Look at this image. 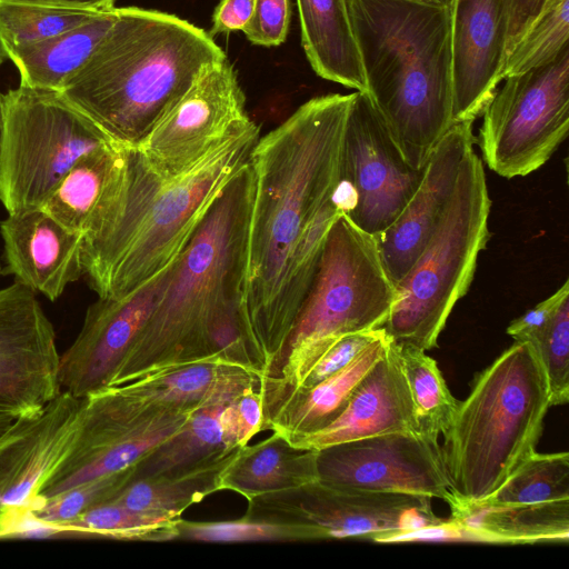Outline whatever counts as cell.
<instances>
[{
  "mask_svg": "<svg viewBox=\"0 0 569 569\" xmlns=\"http://www.w3.org/2000/svg\"><path fill=\"white\" fill-rule=\"evenodd\" d=\"M82 405L83 398L61 391L0 435V537L26 531L43 503L41 490L74 441Z\"/></svg>",
  "mask_w": 569,
  "mask_h": 569,
  "instance_id": "9a60e30c",
  "label": "cell"
},
{
  "mask_svg": "<svg viewBox=\"0 0 569 569\" xmlns=\"http://www.w3.org/2000/svg\"><path fill=\"white\" fill-rule=\"evenodd\" d=\"M243 517L301 527L311 540L361 537L377 542H397L445 521L427 496L355 490L320 480L252 497Z\"/></svg>",
  "mask_w": 569,
  "mask_h": 569,
  "instance_id": "8fae6325",
  "label": "cell"
},
{
  "mask_svg": "<svg viewBox=\"0 0 569 569\" xmlns=\"http://www.w3.org/2000/svg\"><path fill=\"white\" fill-rule=\"evenodd\" d=\"M227 59L203 29L170 13L118 8L60 92L121 148H137L189 88Z\"/></svg>",
  "mask_w": 569,
  "mask_h": 569,
  "instance_id": "3957f363",
  "label": "cell"
},
{
  "mask_svg": "<svg viewBox=\"0 0 569 569\" xmlns=\"http://www.w3.org/2000/svg\"><path fill=\"white\" fill-rule=\"evenodd\" d=\"M226 405L210 406L193 412L180 431L134 465L133 478L186 468L221 450L234 448L224 428Z\"/></svg>",
  "mask_w": 569,
  "mask_h": 569,
  "instance_id": "1f68e13d",
  "label": "cell"
},
{
  "mask_svg": "<svg viewBox=\"0 0 569 569\" xmlns=\"http://www.w3.org/2000/svg\"><path fill=\"white\" fill-rule=\"evenodd\" d=\"M237 419V443L239 447L248 445L250 439L263 430V396L261 385L246 388L234 400Z\"/></svg>",
  "mask_w": 569,
  "mask_h": 569,
  "instance_id": "b9f144b4",
  "label": "cell"
},
{
  "mask_svg": "<svg viewBox=\"0 0 569 569\" xmlns=\"http://www.w3.org/2000/svg\"><path fill=\"white\" fill-rule=\"evenodd\" d=\"M301 43L322 79L367 92V82L347 0H297Z\"/></svg>",
  "mask_w": 569,
  "mask_h": 569,
  "instance_id": "484cf974",
  "label": "cell"
},
{
  "mask_svg": "<svg viewBox=\"0 0 569 569\" xmlns=\"http://www.w3.org/2000/svg\"><path fill=\"white\" fill-rule=\"evenodd\" d=\"M192 413H166L139 422H127L109 416L83 398L74 441L43 486L40 493L42 500L136 465L180 431Z\"/></svg>",
  "mask_w": 569,
  "mask_h": 569,
  "instance_id": "ffe728a7",
  "label": "cell"
},
{
  "mask_svg": "<svg viewBox=\"0 0 569 569\" xmlns=\"http://www.w3.org/2000/svg\"><path fill=\"white\" fill-rule=\"evenodd\" d=\"M0 273H1V267H0Z\"/></svg>",
  "mask_w": 569,
  "mask_h": 569,
  "instance_id": "f907efd6",
  "label": "cell"
},
{
  "mask_svg": "<svg viewBox=\"0 0 569 569\" xmlns=\"http://www.w3.org/2000/svg\"><path fill=\"white\" fill-rule=\"evenodd\" d=\"M178 539L210 542L311 541L309 532L291 525L253 520L193 522L182 519Z\"/></svg>",
  "mask_w": 569,
  "mask_h": 569,
  "instance_id": "f35d334b",
  "label": "cell"
},
{
  "mask_svg": "<svg viewBox=\"0 0 569 569\" xmlns=\"http://www.w3.org/2000/svg\"><path fill=\"white\" fill-rule=\"evenodd\" d=\"M7 271L33 292L57 300L83 274V234L42 208L8 214L0 222Z\"/></svg>",
  "mask_w": 569,
  "mask_h": 569,
  "instance_id": "603a6c76",
  "label": "cell"
},
{
  "mask_svg": "<svg viewBox=\"0 0 569 569\" xmlns=\"http://www.w3.org/2000/svg\"><path fill=\"white\" fill-rule=\"evenodd\" d=\"M569 0H549L508 53L502 77L553 61L569 47Z\"/></svg>",
  "mask_w": 569,
  "mask_h": 569,
  "instance_id": "8d00e7d4",
  "label": "cell"
},
{
  "mask_svg": "<svg viewBox=\"0 0 569 569\" xmlns=\"http://www.w3.org/2000/svg\"><path fill=\"white\" fill-rule=\"evenodd\" d=\"M549 0H511L508 53L541 13Z\"/></svg>",
  "mask_w": 569,
  "mask_h": 569,
  "instance_id": "ee69618b",
  "label": "cell"
},
{
  "mask_svg": "<svg viewBox=\"0 0 569 569\" xmlns=\"http://www.w3.org/2000/svg\"><path fill=\"white\" fill-rule=\"evenodd\" d=\"M3 99L0 201L8 214L41 208L79 159L111 143L60 91L20 84Z\"/></svg>",
  "mask_w": 569,
  "mask_h": 569,
  "instance_id": "9c48e42d",
  "label": "cell"
},
{
  "mask_svg": "<svg viewBox=\"0 0 569 569\" xmlns=\"http://www.w3.org/2000/svg\"><path fill=\"white\" fill-rule=\"evenodd\" d=\"M399 349L419 429L439 439L449 428L459 401L449 390L437 362L426 351L400 346Z\"/></svg>",
  "mask_w": 569,
  "mask_h": 569,
  "instance_id": "836d02e7",
  "label": "cell"
},
{
  "mask_svg": "<svg viewBox=\"0 0 569 569\" xmlns=\"http://www.w3.org/2000/svg\"><path fill=\"white\" fill-rule=\"evenodd\" d=\"M476 138L472 122H455L433 149L422 181L397 220L375 236L386 271L395 287L423 250L453 191L466 151Z\"/></svg>",
  "mask_w": 569,
  "mask_h": 569,
  "instance_id": "44dd1931",
  "label": "cell"
},
{
  "mask_svg": "<svg viewBox=\"0 0 569 569\" xmlns=\"http://www.w3.org/2000/svg\"><path fill=\"white\" fill-rule=\"evenodd\" d=\"M395 300L396 287L386 271L376 237L340 213L328 231L284 350L272 373L262 379L264 410L297 389L339 337L382 328Z\"/></svg>",
  "mask_w": 569,
  "mask_h": 569,
  "instance_id": "52a82bcc",
  "label": "cell"
},
{
  "mask_svg": "<svg viewBox=\"0 0 569 569\" xmlns=\"http://www.w3.org/2000/svg\"><path fill=\"white\" fill-rule=\"evenodd\" d=\"M259 138L253 121L171 178L153 170L137 148H126L83 234V274L98 297L127 296L171 266Z\"/></svg>",
  "mask_w": 569,
  "mask_h": 569,
  "instance_id": "7a4b0ae2",
  "label": "cell"
},
{
  "mask_svg": "<svg viewBox=\"0 0 569 569\" xmlns=\"http://www.w3.org/2000/svg\"><path fill=\"white\" fill-rule=\"evenodd\" d=\"M446 2H448V0H446Z\"/></svg>",
  "mask_w": 569,
  "mask_h": 569,
  "instance_id": "816d5d0a",
  "label": "cell"
},
{
  "mask_svg": "<svg viewBox=\"0 0 569 569\" xmlns=\"http://www.w3.org/2000/svg\"><path fill=\"white\" fill-rule=\"evenodd\" d=\"M408 1L425 3V4H437V6L447 4L446 0H408Z\"/></svg>",
  "mask_w": 569,
  "mask_h": 569,
  "instance_id": "681fc988",
  "label": "cell"
},
{
  "mask_svg": "<svg viewBox=\"0 0 569 569\" xmlns=\"http://www.w3.org/2000/svg\"><path fill=\"white\" fill-rule=\"evenodd\" d=\"M253 121L228 58L211 67L137 147L163 177L179 176Z\"/></svg>",
  "mask_w": 569,
  "mask_h": 569,
  "instance_id": "4fadbf2b",
  "label": "cell"
},
{
  "mask_svg": "<svg viewBox=\"0 0 569 569\" xmlns=\"http://www.w3.org/2000/svg\"><path fill=\"white\" fill-rule=\"evenodd\" d=\"M450 510L449 521L463 541L517 545L569 540V499L488 506L458 498Z\"/></svg>",
  "mask_w": 569,
  "mask_h": 569,
  "instance_id": "d4e9b609",
  "label": "cell"
},
{
  "mask_svg": "<svg viewBox=\"0 0 569 569\" xmlns=\"http://www.w3.org/2000/svg\"><path fill=\"white\" fill-rule=\"evenodd\" d=\"M393 432L421 431L399 346L390 339L386 352L360 381L341 413L325 428L291 443L303 449L320 450Z\"/></svg>",
  "mask_w": 569,
  "mask_h": 569,
  "instance_id": "7402d4cb",
  "label": "cell"
},
{
  "mask_svg": "<svg viewBox=\"0 0 569 569\" xmlns=\"http://www.w3.org/2000/svg\"><path fill=\"white\" fill-rule=\"evenodd\" d=\"M569 499V453L530 455L488 497L477 502L510 506Z\"/></svg>",
  "mask_w": 569,
  "mask_h": 569,
  "instance_id": "e575fe53",
  "label": "cell"
},
{
  "mask_svg": "<svg viewBox=\"0 0 569 569\" xmlns=\"http://www.w3.org/2000/svg\"><path fill=\"white\" fill-rule=\"evenodd\" d=\"M9 58L7 46L3 41L1 31H0V66L3 63V61Z\"/></svg>",
  "mask_w": 569,
  "mask_h": 569,
  "instance_id": "7dc6e473",
  "label": "cell"
},
{
  "mask_svg": "<svg viewBox=\"0 0 569 569\" xmlns=\"http://www.w3.org/2000/svg\"><path fill=\"white\" fill-rule=\"evenodd\" d=\"M252 194L248 160L180 253L107 388L201 362H226L212 349L211 329L227 306L241 303Z\"/></svg>",
  "mask_w": 569,
  "mask_h": 569,
  "instance_id": "277c9868",
  "label": "cell"
},
{
  "mask_svg": "<svg viewBox=\"0 0 569 569\" xmlns=\"http://www.w3.org/2000/svg\"><path fill=\"white\" fill-rule=\"evenodd\" d=\"M4 1L103 11V10H109V9L113 8L116 0H4Z\"/></svg>",
  "mask_w": 569,
  "mask_h": 569,
  "instance_id": "f6af8a7d",
  "label": "cell"
},
{
  "mask_svg": "<svg viewBox=\"0 0 569 569\" xmlns=\"http://www.w3.org/2000/svg\"><path fill=\"white\" fill-rule=\"evenodd\" d=\"M3 122H4V99H3V94L0 93V147H1V140H2V132H3Z\"/></svg>",
  "mask_w": 569,
  "mask_h": 569,
  "instance_id": "bcb514c9",
  "label": "cell"
},
{
  "mask_svg": "<svg viewBox=\"0 0 569 569\" xmlns=\"http://www.w3.org/2000/svg\"><path fill=\"white\" fill-rule=\"evenodd\" d=\"M550 407L545 371L530 345L515 341L473 380L442 447L455 495L478 501L536 451Z\"/></svg>",
  "mask_w": 569,
  "mask_h": 569,
  "instance_id": "8992f818",
  "label": "cell"
},
{
  "mask_svg": "<svg viewBox=\"0 0 569 569\" xmlns=\"http://www.w3.org/2000/svg\"><path fill=\"white\" fill-rule=\"evenodd\" d=\"M134 476V465L60 492L32 511L30 526L52 531L84 511L112 500Z\"/></svg>",
  "mask_w": 569,
  "mask_h": 569,
  "instance_id": "74e56055",
  "label": "cell"
},
{
  "mask_svg": "<svg viewBox=\"0 0 569 569\" xmlns=\"http://www.w3.org/2000/svg\"><path fill=\"white\" fill-rule=\"evenodd\" d=\"M423 174L425 168L415 169L403 159L368 92L356 91L333 192L340 211L362 231L377 236L397 220Z\"/></svg>",
  "mask_w": 569,
  "mask_h": 569,
  "instance_id": "7c38bea8",
  "label": "cell"
},
{
  "mask_svg": "<svg viewBox=\"0 0 569 569\" xmlns=\"http://www.w3.org/2000/svg\"><path fill=\"white\" fill-rule=\"evenodd\" d=\"M182 517L128 509L114 501L98 505L52 528L53 533H78L128 541L177 540Z\"/></svg>",
  "mask_w": 569,
  "mask_h": 569,
  "instance_id": "d6a6232c",
  "label": "cell"
},
{
  "mask_svg": "<svg viewBox=\"0 0 569 569\" xmlns=\"http://www.w3.org/2000/svg\"><path fill=\"white\" fill-rule=\"evenodd\" d=\"M290 16L289 0H256L252 16L242 31L253 44L278 47L287 38Z\"/></svg>",
  "mask_w": 569,
  "mask_h": 569,
  "instance_id": "60d3db41",
  "label": "cell"
},
{
  "mask_svg": "<svg viewBox=\"0 0 569 569\" xmlns=\"http://www.w3.org/2000/svg\"><path fill=\"white\" fill-rule=\"evenodd\" d=\"M261 381L262 377L249 368L208 361L104 388L84 398L119 420L139 422L166 413L194 412L229 403L246 388Z\"/></svg>",
  "mask_w": 569,
  "mask_h": 569,
  "instance_id": "d6986e66",
  "label": "cell"
},
{
  "mask_svg": "<svg viewBox=\"0 0 569 569\" xmlns=\"http://www.w3.org/2000/svg\"><path fill=\"white\" fill-rule=\"evenodd\" d=\"M383 332L343 369L308 389L288 392L266 413L263 430H272L290 442L332 422L353 391L383 356L389 343Z\"/></svg>",
  "mask_w": 569,
  "mask_h": 569,
  "instance_id": "cb8c5ba5",
  "label": "cell"
},
{
  "mask_svg": "<svg viewBox=\"0 0 569 569\" xmlns=\"http://www.w3.org/2000/svg\"><path fill=\"white\" fill-rule=\"evenodd\" d=\"M353 93L301 104L260 137L249 163L253 194L240 303L252 368L274 370L311 287L332 223L346 123Z\"/></svg>",
  "mask_w": 569,
  "mask_h": 569,
  "instance_id": "6da1fadb",
  "label": "cell"
},
{
  "mask_svg": "<svg viewBox=\"0 0 569 569\" xmlns=\"http://www.w3.org/2000/svg\"><path fill=\"white\" fill-rule=\"evenodd\" d=\"M98 12L0 0V31L9 51L71 30Z\"/></svg>",
  "mask_w": 569,
  "mask_h": 569,
  "instance_id": "d590c367",
  "label": "cell"
},
{
  "mask_svg": "<svg viewBox=\"0 0 569 569\" xmlns=\"http://www.w3.org/2000/svg\"><path fill=\"white\" fill-rule=\"evenodd\" d=\"M118 8L98 12L90 20L52 38L8 51L20 72V84L60 91L90 58L117 18Z\"/></svg>",
  "mask_w": 569,
  "mask_h": 569,
  "instance_id": "f1b7e54d",
  "label": "cell"
},
{
  "mask_svg": "<svg viewBox=\"0 0 569 569\" xmlns=\"http://www.w3.org/2000/svg\"><path fill=\"white\" fill-rule=\"evenodd\" d=\"M507 333L526 341L547 378L550 406L569 400V281L533 309L512 320Z\"/></svg>",
  "mask_w": 569,
  "mask_h": 569,
  "instance_id": "f546056e",
  "label": "cell"
},
{
  "mask_svg": "<svg viewBox=\"0 0 569 569\" xmlns=\"http://www.w3.org/2000/svg\"><path fill=\"white\" fill-rule=\"evenodd\" d=\"M319 480L340 488L403 492L456 503L438 439L393 432L317 450Z\"/></svg>",
  "mask_w": 569,
  "mask_h": 569,
  "instance_id": "5bb4252c",
  "label": "cell"
},
{
  "mask_svg": "<svg viewBox=\"0 0 569 569\" xmlns=\"http://www.w3.org/2000/svg\"><path fill=\"white\" fill-rule=\"evenodd\" d=\"M382 332L383 329L380 328L339 337L322 352L308 371L301 385L295 390L311 388L343 369Z\"/></svg>",
  "mask_w": 569,
  "mask_h": 569,
  "instance_id": "ab89813d",
  "label": "cell"
},
{
  "mask_svg": "<svg viewBox=\"0 0 569 569\" xmlns=\"http://www.w3.org/2000/svg\"><path fill=\"white\" fill-rule=\"evenodd\" d=\"M453 122H473L503 80L511 0H448Z\"/></svg>",
  "mask_w": 569,
  "mask_h": 569,
  "instance_id": "ac0fdd59",
  "label": "cell"
},
{
  "mask_svg": "<svg viewBox=\"0 0 569 569\" xmlns=\"http://www.w3.org/2000/svg\"><path fill=\"white\" fill-rule=\"evenodd\" d=\"M239 449L221 450L186 468L133 478L110 501L134 511L182 517L190 506L221 490V476Z\"/></svg>",
  "mask_w": 569,
  "mask_h": 569,
  "instance_id": "83f0119b",
  "label": "cell"
},
{
  "mask_svg": "<svg viewBox=\"0 0 569 569\" xmlns=\"http://www.w3.org/2000/svg\"><path fill=\"white\" fill-rule=\"evenodd\" d=\"M17 419L8 416H0V435Z\"/></svg>",
  "mask_w": 569,
  "mask_h": 569,
  "instance_id": "c3c4849f",
  "label": "cell"
},
{
  "mask_svg": "<svg viewBox=\"0 0 569 569\" xmlns=\"http://www.w3.org/2000/svg\"><path fill=\"white\" fill-rule=\"evenodd\" d=\"M491 201L482 161L470 147L437 226L403 279L382 329L400 347L427 351L468 291L490 232Z\"/></svg>",
  "mask_w": 569,
  "mask_h": 569,
  "instance_id": "ba28073f",
  "label": "cell"
},
{
  "mask_svg": "<svg viewBox=\"0 0 569 569\" xmlns=\"http://www.w3.org/2000/svg\"><path fill=\"white\" fill-rule=\"evenodd\" d=\"M53 325L39 300L18 281L0 289V416L42 409L62 390Z\"/></svg>",
  "mask_w": 569,
  "mask_h": 569,
  "instance_id": "2e32d148",
  "label": "cell"
},
{
  "mask_svg": "<svg viewBox=\"0 0 569 569\" xmlns=\"http://www.w3.org/2000/svg\"><path fill=\"white\" fill-rule=\"evenodd\" d=\"M176 261L127 296L98 297L88 307L78 336L60 357L62 391L84 398L108 387L112 373L163 291Z\"/></svg>",
  "mask_w": 569,
  "mask_h": 569,
  "instance_id": "e0dca14e",
  "label": "cell"
},
{
  "mask_svg": "<svg viewBox=\"0 0 569 569\" xmlns=\"http://www.w3.org/2000/svg\"><path fill=\"white\" fill-rule=\"evenodd\" d=\"M317 453L273 432L253 446L240 447L221 476V490L237 492L249 500L319 480Z\"/></svg>",
  "mask_w": 569,
  "mask_h": 569,
  "instance_id": "4316f807",
  "label": "cell"
},
{
  "mask_svg": "<svg viewBox=\"0 0 569 569\" xmlns=\"http://www.w3.org/2000/svg\"><path fill=\"white\" fill-rule=\"evenodd\" d=\"M482 114L479 146L500 177L543 166L569 131V47L553 61L503 78Z\"/></svg>",
  "mask_w": 569,
  "mask_h": 569,
  "instance_id": "30bf717a",
  "label": "cell"
},
{
  "mask_svg": "<svg viewBox=\"0 0 569 569\" xmlns=\"http://www.w3.org/2000/svg\"><path fill=\"white\" fill-rule=\"evenodd\" d=\"M256 0H221L212 14L209 36L242 30L250 20Z\"/></svg>",
  "mask_w": 569,
  "mask_h": 569,
  "instance_id": "7bdbcfd3",
  "label": "cell"
},
{
  "mask_svg": "<svg viewBox=\"0 0 569 569\" xmlns=\"http://www.w3.org/2000/svg\"><path fill=\"white\" fill-rule=\"evenodd\" d=\"M367 92L407 163L425 168L451 128L448 4L347 0Z\"/></svg>",
  "mask_w": 569,
  "mask_h": 569,
  "instance_id": "5b68a950",
  "label": "cell"
},
{
  "mask_svg": "<svg viewBox=\"0 0 569 569\" xmlns=\"http://www.w3.org/2000/svg\"><path fill=\"white\" fill-rule=\"evenodd\" d=\"M123 156L124 148L112 143L88 152L67 172L41 208L69 230L84 234Z\"/></svg>",
  "mask_w": 569,
  "mask_h": 569,
  "instance_id": "4dcf8cb0",
  "label": "cell"
}]
</instances>
